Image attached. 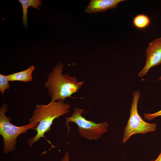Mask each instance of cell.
<instances>
[{"mask_svg":"<svg viewBox=\"0 0 161 161\" xmlns=\"http://www.w3.org/2000/svg\"><path fill=\"white\" fill-rule=\"evenodd\" d=\"M69 155L68 152L65 153L63 157L62 158L61 161H69Z\"/></svg>","mask_w":161,"mask_h":161,"instance_id":"4fadbf2b","label":"cell"},{"mask_svg":"<svg viewBox=\"0 0 161 161\" xmlns=\"http://www.w3.org/2000/svg\"><path fill=\"white\" fill-rule=\"evenodd\" d=\"M9 81L6 75L0 74V91L2 95H3L6 89H10Z\"/></svg>","mask_w":161,"mask_h":161,"instance_id":"8fae6325","label":"cell"},{"mask_svg":"<svg viewBox=\"0 0 161 161\" xmlns=\"http://www.w3.org/2000/svg\"></svg>","mask_w":161,"mask_h":161,"instance_id":"9a60e30c","label":"cell"},{"mask_svg":"<svg viewBox=\"0 0 161 161\" xmlns=\"http://www.w3.org/2000/svg\"><path fill=\"white\" fill-rule=\"evenodd\" d=\"M124 0H91L85 10V12L89 14L103 12L116 7L120 2Z\"/></svg>","mask_w":161,"mask_h":161,"instance_id":"52a82bcc","label":"cell"},{"mask_svg":"<svg viewBox=\"0 0 161 161\" xmlns=\"http://www.w3.org/2000/svg\"><path fill=\"white\" fill-rule=\"evenodd\" d=\"M159 80H161V76L159 78ZM161 116V110L153 114H145L144 117L145 119L149 120H153L155 117Z\"/></svg>","mask_w":161,"mask_h":161,"instance_id":"7c38bea8","label":"cell"},{"mask_svg":"<svg viewBox=\"0 0 161 161\" xmlns=\"http://www.w3.org/2000/svg\"><path fill=\"white\" fill-rule=\"evenodd\" d=\"M145 65L138 74L143 77L152 67L161 64V37L154 40L151 42L146 50Z\"/></svg>","mask_w":161,"mask_h":161,"instance_id":"8992f818","label":"cell"},{"mask_svg":"<svg viewBox=\"0 0 161 161\" xmlns=\"http://www.w3.org/2000/svg\"><path fill=\"white\" fill-rule=\"evenodd\" d=\"M70 106L64 100L51 101L48 104H38L29 123L37 122V126L34 129L37 131L36 135L30 137L28 144L32 147L34 143L41 137L44 138L45 134L50 131V127L54 120L62 116L67 114L70 112Z\"/></svg>","mask_w":161,"mask_h":161,"instance_id":"6da1fadb","label":"cell"},{"mask_svg":"<svg viewBox=\"0 0 161 161\" xmlns=\"http://www.w3.org/2000/svg\"><path fill=\"white\" fill-rule=\"evenodd\" d=\"M151 161H161V151L157 158L154 160H152Z\"/></svg>","mask_w":161,"mask_h":161,"instance_id":"5bb4252c","label":"cell"},{"mask_svg":"<svg viewBox=\"0 0 161 161\" xmlns=\"http://www.w3.org/2000/svg\"><path fill=\"white\" fill-rule=\"evenodd\" d=\"M151 20L149 18L144 14L136 15L133 19V24L136 28L142 29L148 27L150 24Z\"/></svg>","mask_w":161,"mask_h":161,"instance_id":"30bf717a","label":"cell"},{"mask_svg":"<svg viewBox=\"0 0 161 161\" xmlns=\"http://www.w3.org/2000/svg\"><path fill=\"white\" fill-rule=\"evenodd\" d=\"M84 113L83 109L75 108L71 116L64 117L67 135L70 128L69 123L72 122L77 125L78 133L81 136L90 140H96L107 131L109 123L107 121L96 123L87 120L82 116Z\"/></svg>","mask_w":161,"mask_h":161,"instance_id":"277c9868","label":"cell"},{"mask_svg":"<svg viewBox=\"0 0 161 161\" xmlns=\"http://www.w3.org/2000/svg\"><path fill=\"white\" fill-rule=\"evenodd\" d=\"M22 6L23 11L22 17L23 24L26 28L27 27V9L31 6L36 9H38L39 7L41 5V0H19Z\"/></svg>","mask_w":161,"mask_h":161,"instance_id":"9c48e42d","label":"cell"},{"mask_svg":"<svg viewBox=\"0 0 161 161\" xmlns=\"http://www.w3.org/2000/svg\"><path fill=\"white\" fill-rule=\"evenodd\" d=\"M133 98L130 110V115L126 125L124 129L122 142L126 143L133 135L154 131L156 128L155 123L147 122L139 114L137 109L138 101L140 96L139 91L134 92Z\"/></svg>","mask_w":161,"mask_h":161,"instance_id":"5b68a950","label":"cell"},{"mask_svg":"<svg viewBox=\"0 0 161 161\" xmlns=\"http://www.w3.org/2000/svg\"><path fill=\"white\" fill-rule=\"evenodd\" d=\"M7 110V105L4 103L0 109V134L3 138L5 154L15 150L16 139L20 135L26 133L29 129H34L38 124L33 122L21 126H15L10 123L9 117L5 115Z\"/></svg>","mask_w":161,"mask_h":161,"instance_id":"3957f363","label":"cell"},{"mask_svg":"<svg viewBox=\"0 0 161 161\" xmlns=\"http://www.w3.org/2000/svg\"><path fill=\"white\" fill-rule=\"evenodd\" d=\"M64 65L61 63L57 64L47 76L44 87L47 90L51 101H64L76 93L81 88L84 81H78L75 77L67 73L63 74Z\"/></svg>","mask_w":161,"mask_h":161,"instance_id":"7a4b0ae2","label":"cell"},{"mask_svg":"<svg viewBox=\"0 0 161 161\" xmlns=\"http://www.w3.org/2000/svg\"><path fill=\"white\" fill-rule=\"evenodd\" d=\"M35 68L31 66L24 70L6 75L9 81H21L28 82L32 81V73Z\"/></svg>","mask_w":161,"mask_h":161,"instance_id":"ba28073f","label":"cell"}]
</instances>
